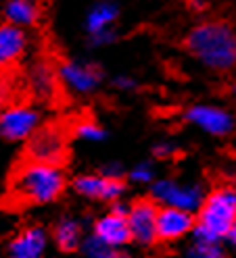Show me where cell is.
<instances>
[{
  "instance_id": "28",
  "label": "cell",
  "mask_w": 236,
  "mask_h": 258,
  "mask_svg": "<svg viewBox=\"0 0 236 258\" xmlns=\"http://www.w3.org/2000/svg\"><path fill=\"white\" fill-rule=\"evenodd\" d=\"M234 96H236V84H234Z\"/></svg>"
},
{
  "instance_id": "2",
  "label": "cell",
  "mask_w": 236,
  "mask_h": 258,
  "mask_svg": "<svg viewBox=\"0 0 236 258\" xmlns=\"http://www.w3.org/2000/svg\"><path fill=\"white\" fill-rule=\"evenodd\" d=\"M186 50L217 73L236 69V29L226 21H205L186 34Z\"/></svg>"
},
{
  "instance_id": "15",
  "label": "cell",
  "mask_w": 236,
  "mask_h": 258,
  "mask_svg": "<svg viewBox=\"0 0 236 258\" xmlns=\"http://www.w3.org/2000/svg\"><path fill=\"white\" fill-rule=\"evenodd\" d=\"M119 19V7L113 0H99L94 3L88 11H86V17H84V29L86 34H99L103 29H111L115 27V21Z\"/></svg>"
},
{
  "instance_id": "4",
  "label": "cell",
  "mask_w": 236,
  "mask_h": 258,
  "mask_svg": "<svg viewBox=\"0 0 236 258\" xmlns=\"http://www.w3.org/2000/svg\"><path fill=\"white\" fill-rule=\"evenodd\" d=\"M67 158H69L67 136L55 123L42 125L38 132L27 140L25 160H34V163L53 165V167H63L67 163Z\"/></svg>"
},
{
  "instance_id": "20",
  "label": "cell",
  "mask_w": 236,
  "mask_h": 258,
  "mask_svg": "<svg viewBox=\"0 0 236 258\" xmlns=\"http://www.w3.org/2000/svg\"><path fill=\"white\" fill-rule=\"evenodd\" d=\"M80 140L84 142H103L107 138V132L99 125V123H94V121H84L75 127V132H73Z\"/></svg>"
},
{
  "instance_id": "7",
  "label": "cell",
  "mask_w": 236,
  "mask_h": 258,
  "mask_svg": "<svg viewBox=\"0 0 236 258\" xmlns=\"http://www.w3.org/2000/svg\"><path fill=\"white\" fill-rule=\"evenodd\" d=\"M159 208L161 204L155 198H138L130 204L128 211V221L132 237L140 246H153L157 237V219H159Z\"/></svg>"
},
{
  "instance_id": "1",
  "label": "cell",
  "mask_w": 236,
  "mask_h": 258,
  "mask_svg": "<svg viewBox=\"0 0 236 258\" xmlns=\"http://www.w3.org/2000/svg\"><path fill=\"white\" fill-rule=\"evenodd\" d=\"M65 187L67 177L61 167L23 160L9 175L5 206L9 211H21L29 206L51 204L63 196Z\"/></svg>"
},
{
  "instance_id": "14",
  "label": "cell",
  "mask_w": 236,
  "mask_h": 258,
  "mask_svg": "<svg viewBox=\"0 0 236 258\" xmlns=\"http://www.w3.org/2000/svg\"><path fill=\"white\" fill-rule=\"evenodd\" d=\"M27 44L29 40L23 27L3 23V27H0V62L7 67V64L19 60L27 50Z\"/></svg>"
},
{
  "instance_id": "8",
  "label": "cell",
  "mask_w": 236,
  "mask_h": 258,
  "mask_svg": "<svg viewBox=\"0 0 236 258\" xmlns=\"http://www.w3.org/2000/svg\"><path fill=\"white\" fill-rule=\"evenodd\" d=\"M57 71L61 84L77 96H90L92 92L99 90L103 82L101 67L88 60H65L61 62Z\"/></svg>"
},
{
  "instance_id": "11",
  "label": "cell",
  "mask_w": 236,
  "mask_h": 258,
  "mask_svg": "<svg viewBox=\"0 0 236 258\" xmlns=\"http://www.w3.org/2000/svg\"><path fill=\"white\" fill-rule=\"evenodd\" d=\"M197 217L191 211H182L174 206H161L157 219V237L159 241H176L195 231Z\"/></svg>"
},
{
  "instance_id": "23",
  "label": "cell",
  "mask_w": 236,
  "mask_h": 258,
  "mask_svg": "<svg viewBox=\"0 0 236 258\" xmlns=\"http://www.w3.org/2000/svg\"><path fill=\"white\" fill-rule=\"evenodd\" d=\"M111 84H113V88L119 90V92H132V90H136V86H138V82H136L132 75H128V73L115 75V77L111 79Z\"/></svg>"
},
{
  "instance_id": "5",
  "label": "cell",
  "mask_w": 236,
  "mask_h": 258,
  "mask_svg": "<svg viewBox=\"0 0 236 258\" xmlns=\"http://www.w3.org/2000/svg\"><path fill=\"white\" fill-rule=\"evenodd\" d=\"M186 123L215 138H226L236 132V115L217 104H195L184 112Z\"/></svg>"
},
{
  "instance_id": "21",
  "label": "cell",
  "mask_w": 236,
  "mask_h": 258,
  "mask_svg": "<svg viewBox=\"0 0 236 258\" xmlns=\"http://www.w3.org/2000/svg\"><path fill=\"white\" fill-rule=\"evenodd\" d=\"M115 40H117V31H115V27H111V29H103V31H99V34L88 36V46L103 48V46L113 44Z\"/></svg>"
},
{
  "instance_id": "3",
  "label": "cell",
  "mask_w": 236,
  "mask_h": 258,
  "mask_svg": "<svg viewBox=\"0 0 236 258\" xmlns=\"http://www.w3.org/2000/svg\"><path fill=\"white\" fill-rule=\"evenodd\" d=\"M236 221V189L230 185H219L211 189L205 202L199 208L195 237L205 241L226 239Z\"/></svg>"
},
{
  "instance_id": "17",
  "label": "cell",
  "mask_w": 236,
  "mask_h": 258,
  "mask_svg": "<svg viewBox=\"0 0 236 258\" xmlns=\"http://www.w3.org/2000/svg\"><path fill=\"white\" fill-rule=\"evenodd\" d=\"M40 17V7L36 0H7L5 5V23L17 27H31L36 25Z\"/></svg>"
},
{
  "instance_id": "19",
  "label": "cell",
  "mask_w": 236,
  "mask_h": 258,
  "mask_svg": "<svg viewBox=\"0 0 236 258\" xmlns=\"http://www.w3.org/2000/svg\"><path fill=\"white\" fill-rule=\"evenodd\" d=\"M184 258H224V252L219 248V241H205L195 237Z\"/></svg>"
},
{
  "instance_id": "10",
  "label": "cell",
  "mask_w": 236,
  "mask_h": 258,
  "mask_svg": "<svg viewBox=\"0 0 236 258\" xmlns=\"http://www.w3.org/2000/svg\"><path fill=\"white\" fill-rule=\"evenodd\" d=\"M128 211L130 206H121L115 204L111 213H107L94 223V235H97L105 246L109 248H119L123 244L134 241L132 229H130V221H128Z\"/></svg>"
},
{
  "instance_id": "27",
  "label": "cell",
  "mask_w": 236,
  "mask_h": 258,
  "mask_svg": "<svg viewBox=\"0 0 236 258\" xmlns=\"http://www.w3.org/2000/svg\"><path fill=\"white\" fill-rule=\"evenodd\" d=\"M230 244L236 248V221H234V225H232V229H230V233H228V237H226Z\"/></svg>"
},
{
  "instance_id": "26",
  "label": "cell",
  "mask_w": 236,
  "mask_h": 258,
  "mask_svg": "<svg viewBox=\"0 0 236 258\" xmlns=\"http://www.w3.org/2000/svg\"><path fill=\"white\" fill-rule=\"evenodd\" d=\"M101 258H130V256L123 254V252H119V250H115V248H109Z\"/></svg>"
},
{
  "instance_id": "12",
  "label": "cell",
  "mask_w": 236,
  "mask_h": 258,
  "mask_svg": "<svg viewBox=\"0 0 236 258\" xmlns=\"http://www.w3.org/2000/svg\"><path fill=\"white\" fill-rule=\"evenodd\" d=\"M73 187L80 196L92 198V200H105L115 202L125 191L123 179H113L107 175H77L73 179Z\"/></svg>"
},
{
  "instance_id": "6",
  "label": "cell",
  "mask_w": 236,
  "mask_h": 258,
  "mask_svg": "<svg viewBox=\"0 0 236 258\" xmlns=\"http://www.w3.org/2000/svg\"><path fill=\"white\" fill-rule=\"evenodd\" d=\"M151 198H155L161 206H174L195 213L205 202V194L199 185H186L174 179H159L151 187Z\"/></svg>"
},
{
  "instance_id": "13",
  "label": "cell",
  "mask_w": 236,
  "mask_h": 258,
  "mask_svg": "<svg viewBox=\"0 0 236 258\" xmlns=\"http://www.w3.org/2000/svg\"><path fill=\"white\" fill-rule=\"evenodd\" d=\"M49 235L40 225H27L9 241V258H42Z\"/></svg>"
},
{
  "instance_id": "25",
  "label": "cell",
  "mask_w": 236,
  "mask_h": 258,
  "mask_svg": "<svg viewBox=\"0 0 236 258\" xmlns=\"http://www.w3.org/2000/svg\"><path fill=\"white\" fill-rule=\"evenodd\" d=\"M103 175L113 177V179H121V177H123V169H121V165H117V163H109V165L103 167Z\"/></svg>"
},
{
  "instance_id": "24",
  "label": "cell",
  "mask_w": 236,
  "mask_h": 258,
  "mask_svg": "<svg viewBox=\"0 0 236 258\" xmlns=\"http://www.w3.org/2000/svg\"><path fill=\"white\" fill-rule=\"evenodd\" d=\"M174 152H176V146L169 142H157L153 146V156L157 158H169V156H174Z\"/></svg>"
},
{
  "instance_id": "22",
  "label": "cell",
  "mask_w": 236,
  "mask_h": 258,
  "mask_svg": "<svg viewBox=\"0 0 236 258\" xmlns=\"http://www.w3.org/2000/svg\"><path fill=\"white\" fill-rule=\"evenodd\" d=\"M155 177V169L151 163H138L132 171H130V179L136 183H149Z\"/></svg>"
},
{
  "instance_id": "18",
  "label": "cell",
  "mask_w": 236,
  "mask_h": 258,
  "mask_svg": "<svg viewBox=\"0 0 236 258\" xmlns=\"http://www.w3.org/2000/svg\"><path fill=\"white\" fill-rule=\"evenodd\" d=\"M53 239L61 252H75L77 248H82V225L75 219H61L57 221L53 229Z\"/></svg>"
},
{
  "instance_id": "9",
  "label": "cell",
  "mask_w": 236,
  "mask_h": 258,
  "mask_svg": "<svg viewBox=\"0 0 236 258\" xmlns=\"http://www.w3.org/2000/svg\"><path fill=\"white\" fill-rule=\"evenodd\" d=\"M40 127L38 110L27 104L9 106L0 117V134L7 142H27Z\"/></svg>"
},
{
  "instance_id": "16",
  "label": "cell",
  "mask_w": 236,
  "mask_h": 258,
  "mask_svg": "<svg viewBox=\"0 0 236 258\" xmlns=\"http://www.w3.org/2000/svg\"><path fill=\"white\" fill-rule=\"evenodd\" d=\"M27 82H29V90L34 92V96H38L40 100H49L55 96L61 79H59V71H55L49 62L38 60L34 67L29 69Z\"/></svg>"
}]
</instances>
